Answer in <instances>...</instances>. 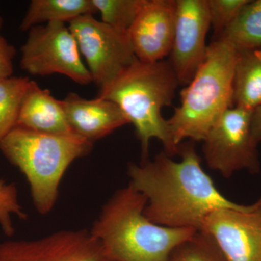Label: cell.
<instances>
[{
    "label": "cell",
    "mask_w": 261,
    "mask_h": 261,
    "mask_svg": "<svg viewBox=\"0 0 261 261\" xmlns=\"http://www.w3.org/2000/svg\"><path fill=\"white\" fill-rule=\"evenodd\" d=\"M238 51L224 39L207 46L205 59L181 92V104L167 120L173 143L202 142L216 122L233 107V79Z\"/></svg>",
    "instance_id": "cell-4"
},
{
    "label": "cell",
    "mask_w": 261,
    "mask_h": 261,
    "mask_svg": "<svg viewBox=\"0 0 261 261\" xmlns=\"http://www.w3.org/2000/svg\"><path fill=\"white\" fill-rule=\"evenodd\" d=\"M92 147L93 143L73 133H40L20 127L0 142L5 157L27 178L33 203L41 215L56 205L62 179L72 163L89 154Z\"/></svg>",
    "instance_id": "cell-5"
},
{
    "label": "cell",
    "mask_w": 261,
    "mask_h": 261,
    "mask_svg": "<svg viewBox=\"0 0 261 261\" xmlns=\"http://www.w3.org/2000/svg\"><path fill=\"white\" fill-rule=\"evenodd\" d=\"M178 86L169 62L149 63L136 58L111 83L99 89V97L116 104L134 125L144 158L153 139L161 141L166 153L173 156L178 154L179 147L173 143L162 109L171 106Z\"/></svg>",
    "instance_id": "cell-3"
},
{
    "label": "cell",
    "mask_w": 261,
    "mask_h": 261,
    "mask_svg": "<svg viewBox=\"0 0 261 261\" xmlns=\"http://www.w3.org/2000/svg\"><path fill=\"white\" fill-rule=\"evenodd\" d=\"M101 21L118 32L128 34L143 0H92Z\"/></svg>",
    "instance_id": "cell-19"
},
{
    "label": "cell",
    "mask_w": 261,
    "mask_h": 261,
    "mask_svg": "<svg viewBox=\"0 0 261 261\" xmlns=\"http://www.w3.org/2000/svg\"><path fill=\"white\" fill-rule=\"evenodd\" d=\"M147 202L128 184L103 205L89 231L108 260L167 261L173 250L197 231L154 224L144 214Z\"/></svg>",
    "instance_id": "cell-2"
},
{
    "label": "cell",
    "mask_w": 261,
    "mask_h": 261,
    "mask_svg": "<svg viewBox=\"0 0 261 261\" xmlns=\"http://www.w3.org/2000/svg\"><path fill=\"white\" fill-rule=\"evenodd\" d=\"M252 51H253L254 55L261 61V48H260V49H255V50Z\"/></svg>",
    "instance_id": "cell-25"
},
{
    "label": "cell",
    "mask_w": 261,
    "mask_h": 261,
    "mask_svg": "<svg viewBox=\"0 0 261 261\" xmlns=\"http://www.w3.org/2000/svg\"><path fill=\"white\" fill-rule=\"evenodd\" d=\"M16 127L40 133L72 134L62 100L32 81L20 106ZM74 134V133H73Z\"/></svg>",
    "instance_id": "cell-14"
},
{
    "label": "cell",
    "mask_w": 261,
    "mask_h": 261,
    "mask_svg": "<svg viewBox=\"0 0 261 261\" xmlns=\"http://www.w3.org/2000/svg\"><path fill=\"white\" fill-rule=\"evenodd\" d=\"M219 39L229 43L238 51L260 49L261 0L249 2Z\"/></svg>",
    "instance_id": "cell-17"
},
{
    "label": "cell",
    "mask_w": 261,
    "mask_h": 261,
    "mask_svg": "<svg viewBox=\"0 0 261 261\" xmlns=\"http://www.w3.org/2000/svg\"><path fill=\"white\" fill-rule=\"evenodd\" d=\"M3 20L0 16V31ZM16 54L15 47L0 34V79L11 77L13 73V59Z\"/></svg>",
    "instance_id": "cell-23"
},
{
    "label": "cell",
    "mask_w": 261,
    "mask_h": 261,
    "mask_svg": "<svg viewBox=\"0 0 261 261\" xmlns=\"http://www.w3.org/2000/svg\"><path fill=\"white\" fill-rule=\"evenodd\" d=\"M81 55L87 63L92 82L99 89L106 87L136 59L128 34L118 32L85 15L68 25Z\"/></svg>",
    "instance_id": "cell-8"
},
{
    "label": "cell",
    "mask_w": 261,
    "mask_h": 261,
    "mask_svg": "<svg viewBox=\"0 0 261 261\" xmlns=\"http://www.w3.org/2000/svg\"><path fill=\"white\" fill-rule=\"evenodd\" d=\"M200 231L213 239L224 261H261V196L243 208H219Z\"/></svg>",
    "instance_id": "cell-9"
},
{
    "label": "cell",
    "mask_w": 261,
    "mask_h": 261,
    "mask_svg": "<svg viewBox=\"0 0 261 261\" xmlns=\"http://www.w3.org/2000/svg\"><path fill=\"white\" fill-rule=\"evenodd\" d=\"M178 154L180 161L163 152L152 161L128 165L129 184L147 199L144 214L149 221L165 227L200 231L213 211L245 207L218 190L202 168L193 144H181Z\"/></svg>",
    "instance_id": "cell-1"
},
{
    "label": "cell",
    "mask_w": 261,
    "mask_h": 261,
    "mask_svg": "<svg viewBox=\"0 0 261 261\" xmlns=\"http://www.w3.org/2000/svg\"><path fill=\"white\" fill-rule=\"evenodd\" d=\"M20 51V67L30 74L44 76L57 73L82 85L92 82L76 41L64 23L33 27Z\"/></svg>",
    "instance_id": "cell-7"
},
{
    "label": "cell",
    "mask_w": 261,
    "mask_h": 261,
    "mask_svg": "<svg viewBox=\"0 0 261 261\" xmlns=\"http://www.w3.org/2000/svg\"><path fill=\"white\" fill-rule=\"evenodd\" d=\"M252 132L257 142L261 141V106L255 110L252 117Z\"/></svg>",
    "instance_id": "cell-24"
},
{
    "label": "cell",
    "mask_w": 261,
    "mask_h": 261,
    "mask_svg": "<svg viewBox=\"0 0 261 261\" xmlns=\"http://www.w3.org/2000/svg\"><path fill=\"white\" fill-rule=\"evenodd\" d=\"M0 261H109L89 230L63 229L33 240L0 243Z\"/></svg>",
    "instance_id": "cell-10"
},
{
    "label": "cell",
    "mask_w": 261,
    "mask_h": 261,
    "mask_svg": "<svg viewBox=\"0 0 261 261\" xmlns=\"http://www.w3.org/2000/svg\"><path fill=\"white\" fill-rule=\"evenodd\" d=\"M97 10L92 0H33L20 25L23 32L43 23H67Z\"/></svg>",
    "instance_id": "cell-15"
},
{
    "label": "cell",
    "mask_w": 261,
    "mask_h": 261,
    "mask_svg": "<svg viewBox=\"0 0 261 261\" xmlns=\"http://www.w3.org/2000/svg\"><path fill=\"white\" fill-rule=\"evenodd\" d=\"M233 105L252 111L261 106V61L252 51H238L233 79Z\"/></svg>",
    "instance_id": "cell-16"
},
{
    "label": "cell",
    "mask_w": 261,
    "mask_h": 261,
    "mask_svg": "<svg viewBox=\"0 0 261 261\" xmlns=\"http://www.w3.org/2000/svg\"><path fill=\"white\" fill-rule=\"evenodd\" d=\"M176 8V0H143L128 33L139 61L156 63L171 53Z\"/></svg>",
    "instance_id": "cell-12"
},
{
    "label": "cell",
    "mask_w": 261,
    "mask_h": 261,
    "mask_svg": "<svg viewBox=\"0 0 261 261\" xmlns=\"http://www.w3.org/2000/svg\"><path fill=\"white\" fill-rule=\"evenodd\" d=\"M167 261H224L210 235L203 231L178 245Z\"/></svg>",
    "instance_id": "cell-20"
},
{
    "label": "cell",
    "mask_w": 261,
    "mask_h": 261,
    "mask_svg": "<svg viewBox=\"0 0 261 261\" xmlns=\"http://www.w3.org/2000/svg\"><path fill=\"white\" fill-rule=\"evenodd\" d=\"M254 111L238 106L229 108L202 141L207 166L226 178L243 170L260 171L259 142L252 132Z\"/></svg>",
    "instance_id": "cell-6"
},
{
    "label": "cell",
    "mask_w": 261,
    "mask_h": 261,
    "mask_svg": "<svg viewBox=\"0 0 261 261\" xmlns=\"http://www.w3.org/2000/svg\"><path fill=\"white\" fill-rule=\"evenodd\" d=\"M211 25L207 0H176L170 64L179 85L187 86L205 61Z\"/></svg>",
    "instance_id": "cell-11"
},
{
    "label": "cell",
    "mask_w": 261,
    "mask_h": 261,
    "mask_svg": "<svg viewBox=\"0 0 261 261\" xmlns=\"http://www.w3.org/2000/svg\"><path fill=\"white\" fill-rule=\"evenodd\" d=\"M62 103L73 133L92 143L129 124L116 104L99 96L87 99L70 93Z\"/></svg>",
    "instance_id": "cell-13"
},
{
    "label": "cell",
    "mask_w": 261,
    "mask_h": 261,
    "mask_svg": "<svg viewBox=\"0 0 261 261\" xmlns=\"http://www.w3.org/2000/svg\"><path fill=\"white\" fill-rule=\"evenodd\" d=\"M250 0H207L211 25L216 39H219L226 29L240 14Z\"/></svg>",
    "instance_id": "cell-22"
},
{
    "label": "cell",
    "mask_w": 261,
    "mask_h": 261,
    "mask_svg": "<svg viewBox=\"0 0 261 261\" xmlns=\"http://www.w3.org/2000/svg\"><path fill=\"white\" fill-rule=\"evenodd\" d=\"M13 216L21 220L28 218L19 202L16 185L0 179V227L8 237L13 236L15 233L12 220Z\"/></svg>",
    "instance_id": "cell-21"
},
{
    "label": "cell",
    "mask_w": 261,
    "mask_h": 261,
    "mask_svg": "<svg viewBox=\"0 0 261 261\" xmlns=\"http://www.w3.org/2000/svg\"><path fill=\"white\" fill-rule=\"evenodd\" d=\"M31 82L27 77L0 79V142L16 127L20 106Z\"/></svg>",
    "instance_id": "cell-18"
}]
</instances>
